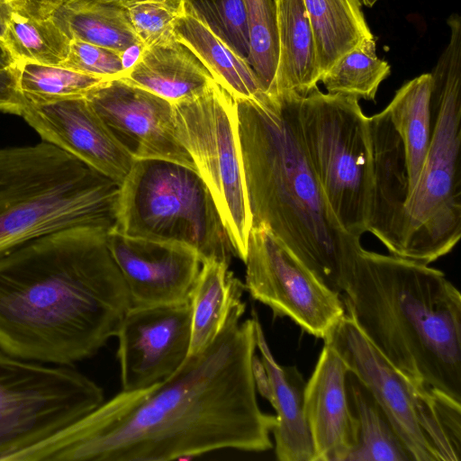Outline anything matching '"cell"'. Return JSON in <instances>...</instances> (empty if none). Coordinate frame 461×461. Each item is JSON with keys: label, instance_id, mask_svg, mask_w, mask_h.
Returning <instances> with one entry per match:
<instances>
[{"label": "cell", "instance_id": "cell-1", "mask_svg": "<svg viewBox=\"0 0 461 461\" xmlns=\"http://www.w3.org/2000/svg\"><path fill=\"white\" fill-rule=\"evenodd\" d=\"M245 309L236 303L213 341L166 380L122 391L14 460L168 461L221 449H270L276 416L258 403V317L241 321Z\"/></svg>", "mask_w": 461, "mask_h": 461}, {"label": "cell", "instance_id": "cell-2", "mask_svg": "<svg viewBox=\"0 0 461 461\" xmlns=\"http://www.w3.org/2000/svg\"><path fill=\"white\" fill-rule=\"evenodd\" d=\"M108 231L75 227L0 257V350L72 366L115 337L131 307Z\"/></svg>", "mask_w": 461, "mask_h": 461}, {"label": "cell", "instance_id": "cell-3", "mask_svg": "<svg viewBox=\"0 0 461 461\" xmlns=\"http://www.w3.org/2000/svg\"><path fill=\"white\" fill-rule=\"evenodd\" d=\"M299 97L235 99L252 227H266L330 290L343 294L361 240L334 216L305 149Z\"/></svg>", "mask_w": 461, "mask_h": 461}, {"label": "cell", "instance_id": "cell-4", "mask_svg": "<svg viewBox=\"0 0 461 461\" xmlns=\"http://www.w3.org/2000/svg\"><path fill=\"white\" fill-rule=\"evenodd\" d=\"M346 312L398 371L461 402V294L436 268L364 248Z\"/></svg>", "mask_w": 461, "mask_h": 461}, {"label": "cell", "instance_id": "cell-5", "mask_svg": "<svg viewBox=\"0 0 461 461\" xmlns=\"http://www.w3.org/2000/svg\"><path fill=\"white\" fill-rule=\"evenodd\" d=\"M120 188L44 140L0 149V257L65 229L113 230Z\"/></svg>", "mask_w": 461, "mask_h": 461}, {"label": "cell", "instance_id": "cell-6", "mask_svg": "<svg viewBox=\"0 0 461 461\" xmlns=\"http://www.w3.org/2000/svg\"><path fill=\"white\" fill-rule=\"evenodd\" d=\"M449 41L431 75V137L407 194L394 256L430 264L461 238V18L447 19Z\"/></svg>", "mask_w": 461, "mask_h": 461}, {"label": "cell", "instance_id": "cell-7", "mask_svg": "<svg viewBox=\"0 0 461 461\" xmlns=\"http://www.w3.org/2000/svg\"><path fill=\"white\" fill-rule=\"evenodd\" d=\"M114 230L181 243L202 262L236 256L215 202L199 173L165 159H135L121 184Z\"/></svg>", "mask_w": 461, "mask_h": 461}, {"label": "cell", "instance_id": "cell-8", "mask_svg": "<svg viewBox=\"0 0 461 461\" xmlns=\"http://www.w3.org/2000/svg\"><path fill=\"white\" fill-rule=\"evenodd\" d=\"M302 135L312 169L341 228L368 232L373 191L369 119L355 96L315 87L299 97Z\"/></svg>", "mask_w": 461, "mask_h": 461}, {"label": "cell", "instance_id": "cell-9", "mask_svg": "<svg viewBox=\"0 0 461 461\" xmlns=\"http://www.w3.org/2000/svg\"><path fill=\"white\" fill-rule=\"evenodd\" d=\"M104 401L102 388L72 366L0 350V461L84 417Z\"/></svg>", "mask_w": 461, "mask_h": 461}, {"label": "cell", "instance_id": "cell-10", "mask_svg": "<svg viewBox=\"0 0 461 461\" xmlns=\"http://www.w3.org/2000/svg\"><path fill=\"white\" fill-rule=\"evenodd\" d=\"M173 104L175 132L207 185L236 256L245 260L251 230L235 98L214 82Z\"/></svg>", "mask_w": 461, "mask_h": 461}, {"label": "cell", "instance_id": "cell-11", "mask_svg": "<svg viewBox=\"0 0 461 461\" xmlns=\"http://www.w3.org/2000/svg\"><path fill=\"white\" fill-rule=\"evenodd\" d=\"M245 289L276 316L324 339L345 315L341 294L326 286L266 227H252L245 260Z\"/></svg>", "mask_w": 461, "mask_h": 461}, {"label": "cell", "instance_id": "cell-12", "mask_svg": "<svg viewBox=\"0 0 461 461\" xmlns=\"http://www.w3.org/2000/svg\"><path fill=\"white\" fill-rule=\"evenodd\" d=\"M323 340L374 396L412 461H440L423 429L433 388L398 371L367 340L347 312Z\"/></svg>", "mask_w": 461, "mask_h": 461}, {"label": "cell", "instance_id": "cell-13", "mask_svg": "<svg viewBox=\"0 0 461 461\" xmlns=\"http://www.w3.org/2000/svg\"><path fill=\"white\" fill-rule=\"evenodd\" d=\"M115 337L122 391H138L171 376L189 355L190 302L133 306L124 314Z\"/></svg>", "mask_w": 461, "mask_h": 461}, {"label": "cell", "instance_id": "cell-14", "mask_svg": "<svg viewBox=\"0 0 461 461\" xmlns=\"http://www.w3.org/2000/svg\"><path fill=\"white\" fill-rule=\"evenodd\" d=\"M86 97L134 159H165L196 170L176 135L170 102L122 78L100 83Z\"/></svg>", "mask_w": 461, "mask_h": 461}, {"label": "cell", "instance_id": "cell-15", "mask_svg": "<svg viewBox=\"0 0 461 461\" xmlns=\"http://www.w3.org/2000/svg\"><path fill=\"white\" fill-rule=\"evenodd\" d=\"M106 244L131 305L189 301L203 263L194 249L176 242L129 237L114 230L107 232Z\"/></svg>", "mask_w": 461, "mask_h": 461}, {"label": "cell", "instance_id": "cell-16", "mask_svg": "<svg viewBox=\"0 0 461 461\" xmlns=\"http://www.w3.org/2000/svg\"><path fill=\"white\" fill-rule=\"evenodd\" d=\"M21 116L42 140L121 184L135 161L86 96L41 104L25 101Z\"/></svg>", "mask_w": 461, "mask_h": 461}, {"label": "cell", "instance_id": "cell-17", "mask_svg": "<svg viewBox=\"0 0 461 461\" xmlns=\"http://www.w3.org/2000/svg\"><path fill=\"white\" fill-rule=\"evenodd\" d=\"M348 372L340 356L324 343L303 394L314 461H347L357 446V425L348 396Z\"/></svg>", "mask_w": 461, "mask_h": 461}, {"label": "cell", "instance_id": "cell-18", "mask_svg": "<svg viewBox=\"0 0 461 461\" xmlns=\"http://www.w3.org/2000/svg\"><path fill=\"white\" fill-rule=\"evenodd\" d=\"M368 119L373 155L368 232L395 255L408 193L404 149L386 108Z\"/></svg>", "mask_w": 461, "mask_h": 461}, {"label": "cell", "instance_id": "cell-19", "mask_svg": "<svg viewBox=\"0 0 461 461\" xmlns=\"http://www.w3.org/2000/svg\"><path fill=\"white\" fill-rule=\"evenodd\" d=\"M257 348L267 377L264 396L276 411L272 429L275 452L279 461H314V447L303 410L306 382L294 366H280L275 359L258 319Z\"/></svg>", "mask_w": 461, "mask_h": 461}, {"label": "cell", "instance_id": "cell-20", "mask_svg": "<svg viewBox=\"0 0 461 461\" xmlns=\"http://www.w3.org/2000/svg\"><path fill=\"white\" fill-rule=\"evenodd\" d=\"M120 78L171 104L194 97L215 82L199 59L174 32L142 47Z\"/></svg>", "mask_w": 461, "mask_h": 461}, {"label": "cell", "instance_id": "cell-21", "mask_svg": "<svg viewBox=\"0 0 461 461\" xmlns=\"http://www.w3.org/2000/svg\"><path fill=\"white\" fill-rule=\"evenodd\" d=\"M278 59L274 95L305 96L321 76L311 23L303 0H276Z\"/></svg>", "mask_w": 461, "mask_h": 461}, {"label": "cell", "instance_id": "cell-22", "mask_svg": "<svg viewBox=\"0 0 461 461\" xmlns=\"http://www.w3.org/2000/svg\"><path fill=\"white\" fill-rule=\"evenodd\" d=\"M245 285L229 270V264L207 260L192 290L189 355L203 350L218 336L233 306L241 301Z\"/></svg>", "mask_w": 461, "mask_h": 461}, {"label": "cell", "instance_id": "cell-23", "mask_svg": "<svg viewBox=\"0 0 461 461\" xmlns=\"http://www.w3.org/2000/svg\"><path fill=\"white\" fill-rule=\"evenodd\" d=\"M173 32L233 98H258L267 94L249 64L190 14L184 12L177 18Z\"/></svg>", "mask_w": 461, "mask_h": 461}, {"label": "cell", "instance_id": "cell-24", "mask_svg": "<svg viewBox=\"0 0 461 461\" xmlns=\"http://www.w3.org/2000/svg\"><path fill=\"white\" fill-rule=\"evenodd\" d=\"M431 86L430 73L421 74L403 84L385 107L404 149L407 194L420 176L430 142Z\"/></svg>", "mask_w": 461, "mask_h": 461}, {"label": "cell", "instance_id": "cell-25", "mask_svg": "<svg viewBox=\"0 0 461 461\" xmlns=\"http://www.w3.org/2000/svg\"><path fill=\"white\" fill-rule=\"evenodd\" d=\"M311 23L321 77L343 55L375 36L360 0H303ZM321 80V79H320Z\"/></svg>", "mask_w": 461, "mask_h": 461}, {"label": "cell", "instance_id": "cell-26", "mask_svg": "<svg viewBox=\"0 0 461 461\" xmlns=\"http://www.w3.org/2000/svg\"><path fill=\"white\" fill-rule=\"evenodd\" d=\"M51 15L70 39L120 52L142 48L119 3L66 0Z\"/></svg>", "mask_w": 461, "mask_h": 461}, {"label": "cell", "instance_id": "cell-27", "mask_svg": "<svg viewBox=\"0 0 461 461\" xmlns=\"http://www.w3.org/2000/svg\"><path fill=\"white\" fill-rule=\"evenodd\" d=\"M346 384L349 404L357 425V443L347 461H412L367 388L349 371Z\"/></svg>", "mask_w": 461, "mask_h": 461}, {"label": "cell", "instance_id": "cell-28", "mask_svg": "<svg viewBox=\"0 0 461 461\" xmlns=\"http://www.w3.org/2000/svg\"><path fill=\"white\" fill-rule=\"evenodd\" d=\"M391 67L376 55L375 37L366 39L343 55L321 77L327 93L374 101Z\"/></svg>", "mask_w": 461, "mask_h": 461}, {"label": "cell", "instance_id": "cell-29", "mask_svg": "<svg viewBox=\"0 0 461 461\" xmlns=\"http://www.w3.org/2000/svg\"><path fill=\"white\" fill-rule=\"evenodd\" d=\"M70 41L52 15L36 20L14 11L5 46L17 62L60 66L68 56Z\"/></svg>", "mask_w": 461, "mask_h": 461}, {"label": "cell", "instance_id": "cell-30", "mask_svg": "<svg viewBox=\"0 0 461 461\" xmlns=\"http://www.w3.org/2000/svg\"><path fill=\"white\" fill-rule=\"evenodd\" d=\"M18 85L26 102L41 104L86 95L106 79L60 66L18 61Z\"/></svg>", "mask_w": 461, "mask_h": 461}, {"label": "cell", "instance_id": "cell-31", "mask_svg": "<svg viewBox=\"0 0 461 461\" xmlns=\"http://www.w3.org/2000/svg\"><path fill=\"white\" fill-rule=\"evenodd\" d=\"M250 52L249 64L263 90L274 95L278 59L276 11L275 0H244Z\"/></svg>", "mask_w": 461, "mask_h": 461}, {"label": "cell", "instance_id": "cell-32", "mask_svg": "<svg viewBox=\"0 0 461 461\" xmlns=\"http://www.w3.org/2000/svg\"><path fill=\"white\" fill-rule=\"evenodd\" d=\"M185 12L204 24L249 63L250 43L244 0H182Z\"/></svg>", "mask_w": 461, "mask_h": 461}, {"label": "cell", "instance_id": "cell-33", "mask_svg": "<svg viewBox=\"0 0 461 461\" xmlns=\"http://www.w3.org/2000/svg\"><path fill=\"white\" fill-rule=\"evenodd\" d=\"M142 47L173 33L185 12L182 0H132L121 3Z\"/></svg>", "mask_w": 461, "mask_h": 461}, {"label": "cell", "instance_id": "cell-34", "mask_svg": "<svg viewBox=\"0 0 461 461\" xmlns=\"http://www.w3.org/2000/svg\"><path fill=\"white\" fill-rule=\"evenodd\" d=\"M125 55L126 52L71 39L68 56L60 67L110 80L124 75L128 68Z\"/></svg>", "mask_w": 461, "mask_h": 461}, {"label": "cell", "instance_id": "cell-35", "mask_svg": "<svg viewBox=\"0 0 461 461\" xmlns=\"http://www.w3.org/2000/svg\"><path fill=\"white\" fill-rule=\"evenodd\" d=\"M24 104L25 99L18 85L16 65L0 68V113L21 116Z\"/></svg>", "mask_w": 461, "mask_h": 461}, {"label": "cell", "instance_id": "cell-36", "mask_svg": "<svg viewBox=\"0 0 461 461\" xmlns=\"http://www.w3.org/2000/svg\"><path fill=\"white\" fill-rule=\"evenodd\" d=\"M66 0H12L15 11L36 20L50 16Z\"/></svg>", "mask_w": 461, "mask_h": 461}, {"label": "cell", "instance_id": "cell-37", "mask_svg": "<svg viewBox=\"0 0 461 461\" xmlns=\"http://www.w3.org/2000/svg\"><path fill=\"white\" fill-rule=\"evenodd\" d=\"M14 11L11 0H0V41L5 46L8 26Z\"/></svg>", "mask_w": 461, "mask_h": 461}, {"label": "cell", "instance_id": "cell-38", "mask_svg": "<svg viewBox=\"0 0 461 461\" xmlns=\"http://www.w3.org/2000/svg\"><path fill=\"white\" fill-rule=\"evenodd\" d=\"M16 59L10 50L0 41V68H5L15 66Z\"/></svg>", "mask_w": 461, "mask_h": 461}, {"label": "cell", "instance_id": "cell-39", "mask_svg": "<svg viewBox=\"0 0 461 461\" xmlns=\"http://www.w3.org/2000/svg\"><path fill=\"white\" fill-rule=\"evenodd\" d=\"M362 5L367 7H372L378 0H360Z\"/></svg>", "mask_w": 461, "mask_h": 461}, {"label": "cell", "instance_id": "cell-40", "mask_svg": "<svg viewBox=\"0 0 461 461\" xmlns=\"http://www.w3.org/2000/svg\"><path fill=\"white\" fill-rule=\"evenodd\" d=\"M95 1H100V2H107V3H125V2H130V1H132V0H95Z\"/></svg>", "mask_w": 461, "mask_h": 461}, {"label": "cell", "instance_id": "cell-41", "mask_svg": "<svg viewBox=\"0 0 461 461\" xmlns=\"http://www.w3.org/2000/svg\"><path fill=\"white\" fill-rule=\"evenodd\" d=\"M276 0H275V2H276Z\"/></svg>", "mask_w": 461, "mask_h": 461}, {"label": "cell", "instance_id": "cell-42", "mask_svg": "<svg viewBox=\"0 0 461 461\" xmlns=\"http://www.w3.org/2000/svg\"><path fill=\"white\" fill-rule=\"evenodd\" d=\"M11 2H12V0H11Z\"/></svg>", "mask_w": 461, "mask_h": 461}]
</instances>
